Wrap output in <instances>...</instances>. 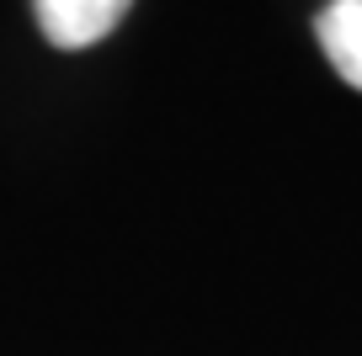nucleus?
I'll list each match as a JSON object with an SVG mask.
<instances>
[{
	"label": "nucleus",
	"mask_w": 362,
	"mask_h": 356,
	"mask_svg": "<svg viewBox=\"0 0 362 356\" xmlns=\"http://www.w3.org/2000/svg\"><path fill=\"white\" fill-rule=\"evenodd\" d=\"M128 6L134 0H37V27L59 48H90L123 22Z\"/></svg>",
	"instance_id": "obj_1"
},
{
	"label": "nucleus",
	"mask_w": 362,
	"mask_h": 356,
	"mask_svg": "<svg viewBox=\"0 0 362 356\" xmlns=\"http://www.w3.org/2000/svg\"><path fill=\"white\" fill-rule=\"evenodd\" d=\"M320 43L346 85L362 90V0H330L320 11Z\"/></svg>",
	"instance_id": "obj_2"
}]
</instances>
